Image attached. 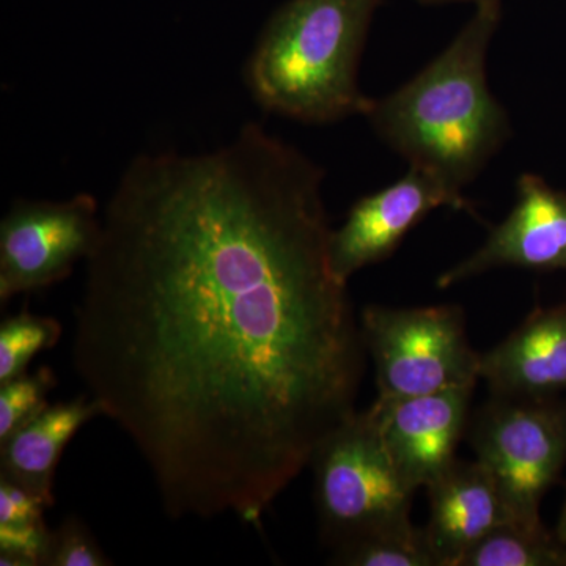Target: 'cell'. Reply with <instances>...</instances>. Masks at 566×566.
I'll return each mask as SVG.
<instances>
[{"mask_svg":"<svg viewBox=\"0 0 566 566\" xmlns=\"http://www.w3.org/2000/svg\"><path fill=\"white\" fill-rule=\"evenodd\" d=\"M323 185L248 123L214 150L136 156L103 208L71 360L174 520L259 526L356 415L367 348Z\"/></svg>","mask_w":566,"mask_h":566,"instance_id":"obj_1","label":"cell"},{"mask_svg":"<svg viewBox=\"0 0 566 566\" xmlns=\"http://www.w3.org/2000/svg\"><path fill=\"white\" fill-rule=\"evenodd\" d=\"M502 20V0L475 11L438 57L411 81L371 98L364 117L379 139L463 191L512 136L509 114L488 85L486 61Z\"/></svg>","mask_w":566,"mask_h":566,"instance_id":"obj_2","label":"cell"},{"mask_svg":"<svg viewBox=\"0 0 566 566\" xmlns=\"http://www.w3.org/2000/svg\"><path fill=\"white\" fill-rule=\"evenodd\" d=\"M382 0H289L264 24L244 81L262 109L307 125L363 115L360 59Z\"/></svg>","mask_w":566,"mask_h":566,"instance_id":"obj_3","label":"cell"},{"mask_svg":"<svg viewBox=\"0 0 566 566\" xmlns=\"http://www.w3.org/2000/svg\"><path fill=\"white\" fill-rule=\"evenodd\" d=\"M323 538L337 547L412 526L409 490L390 460L375 406L356 411L312 458Z\"/></svg>","mask_w":566,"mask_h":566,"instance_id":"obj_4","label":"cell"},{"mask_svg":"<svg viewBox=\"0 0 566 566\" xmlns=\"http://www.w3.org/2000/svg\"><path fill=\"white\" fill-rule=\"evenodd\" d=\"M365 348L374 357L378 400L474 387L480 354L469 345L458 305L394 308L368 305L360 316Z\"/></svg>","mask_w":566,"mask_h":566,"instance_id":"obj_5","label":"cell"},{"mask_svg":"<svg viewBox=\"0 0 566 566\" xmlns=\"http://www.w3.org/2000/svg\"><path fill=\"white\" fill-rule=\"evenodd\" d=\"M471 446L513 523L543 527L539 504L566 463V401L494 397L475 417Z\"/></svg>","mask_w":566,"mask_h":566,"instance_id":"obj_6","label":"cell"},{"mask_svg":"<svg viewBox=\"0 0 566 566\" xmlns=\"http://www.w3.org/2000/svg\"><path fill=\"white\" fill-rule=\"evenodd\" d=\"M103 208L92 193L17 200L0 222V301L63 281L102 237Z\"/></svg>","mask_w":566,"mask_h":566,"instance_id":"obj_7","label":"cell"},{"mask_svg":"<svg viewBox=\"0 0 566 566\" xmlns=\"http://www.w3.org/2000/svg\"><path fill=\"white\" fill-rule=\"evenodd\" d=\"M472 212L463 191L441 178L409 166L408 172L381 191L357 200L340 229L331 232L329 259L342 282L392 255L406 234L438 208Z\"/></svg>","mask_w":566,"mask_h":566,"instance_id":"obj_8","label":"cell"},{"mask_svg":"<svg viewBox=\"0 0 566 566\" xmlns=\"http://www.w3.org/2000/svg\"><path fill=\"white\" fill-rule=\"evenodd\" d=\"M515 207L494 227L482 248L447 270L439 289L497 268L532 271L566 270V193L538 175H521Z\"/></svg>","mask_w":566,"mask_h":566,"instance_id":"obj_9","label":"cell"},{"mask_svg":"<svg viewBox=\"0 0 566 566\" xmlns=\"http://www.w3.org/2000/svg\"><path fill=\"white\" fill-rule=\"evenodd\" d=\"M474 387L375 401L379 430L390 460L409 490L430 485L457 460Z\"/></svg>","mask_w":566,"mask_h":566,"instance_id":"obj_10","label":"cell"},{"mask_svg":"<svg viewBox=\"0 0 566 566\" xmlns=\"http://www.w3.org/2000/svg\"><path fill=\"white\" fill-rule=\"evenodd\" d=\"M427 490L431 515L424 534L439 566H458L483 536L513 523L493 475L480 461H453Z\"/></svg>","mask_w":566,"mask_h":566,"instance_id":"obj_11","label":"cell"},{"mask_svg":"<svg viewBox=\"0 0 566 566\" xmlns=\"http://www.w3.org/2000/svg\"><path fill=\"white\" fill-rule=\"evenodd\" d=\"M494 397L551 398L566 390V303L536 308L502 344L480 356Z\"/></svg>","mask_w":566,"mask_h":566,"instance_id":"obj_12","label":"cell"},{"mask_svg":"<svg viewBox=\"0 0 566 566\" xmlns=\"http://www.w3.org/2000/svg\"><path fill=\"white\" fill-rule=\"evenodd\" d=\"M102 406L85 392L70 401L50 405L7 441L0 442V476L39 495L54 506V479L63 450Z\"/></svg>","mask_w":566,"mask_h":566,"instance_id":"obj_13","label":"cell"},{"mask_svg":"<svg viewBox=\"0 0 566 566\" xmlns=\"http://www.w3.org/2000/svg\"><path fill=\"white\" fill-rule=\"evenodd\" d=\"M51 509L43 499L0 479V565L44 566L52 531L44 521Z\"/></svg>","mask_w":566,"mask_h":566,"instance_id":"obj_14","label":"cell"},{"mask_svg":"<svg viewBox=\"0 0 566 566\" xmlns=\"http://www.w3.org/2000/svg\"><path fill=\"white\" fill-rule=\"evenodd\" d=\"M458 566H566V547L545 527L505 523L475 543Z\"/></svg>","mask_w":566,"mask_h":566,"instance_id":"obj_15","label":"cell"},{"mask_svg":"<svg viewBox=\"0 0 566 566\" xmlns=\"http://www.w3.org/2000/svg\"><path fill=\"white\" fill-rule=\"evenodd\" d=\"M333 564L344 566H439L427 534L409 526L356 539L334 549Z\"/></svg>","mask_w":566,"mask_h":566,"instance_id":"obj_16","label":"cell"},{"mask_svg":"<svg viewBox=\"0 0 566 566\" xmlns=\"http://www.w3.org/2000/svg\"><path fill=\"white\" fill-rule=\"evenodd\" d=\"M62 337V324L51 316L21 312L0 326V385L28 374L36 354L51 349Z\"/></svg>","mask_w":566,"mask_h":566,"instance_id":"obj_17","label":"cell"},{"mask_svg":"<svg viewBox=\"0 0 566 566\" xmlns=\"http://www.w3.org/2000/svg\"><path fill=\"white\" fill-rule=\"evenodd\" d=\"M57 386L50 367H40L0 385V442L7 441L25 423L50 406L48 395Z\"/></svg>","mask_w":566,"mask_h":566,"instance_id":"obj_18","label":"cell"},{"mask_svg":"<svg viewBox=\"0 0 566 566\" xmlns=\"http://www.w3.org/2000/svg\"><path fill=\"white\" fill-rule=\"evenodd\" d=\"M114 562L80 517L69 516L52 531L44 566H111Z\"/></svg>","mask_w":566,"mask_h":566,"instance_id":"obj_19","label":"cell"},{"mask_svg":"<svg viewBox=\"0 0 566 566\" xmlns=\"http://www.w3.org/2000/svg\"><path fill=\"white\" fill-rule=\"evenodd\" d=\"M557 539L566 547V502L564 510H562L560 523L557 527Z\"/></svg>","mask_w":566,"mask_h":566,"instance_id":"obj_20","label":"cell"},{"mask_svg":"<svg viewBox=\"0 0 566 566\" xmlns=\"http://www.w3.org/2000/svg\"><path fill=\"white\" fill-rule=\"evenodd\" d=\"M419 2L424 3V6H444V3H458V2L480 3V2H485V0H419Z\"/></svg>","mask_w":566,"mask_h":566,"instance_id":"obj_21","label":"cell"}]
</instances>
